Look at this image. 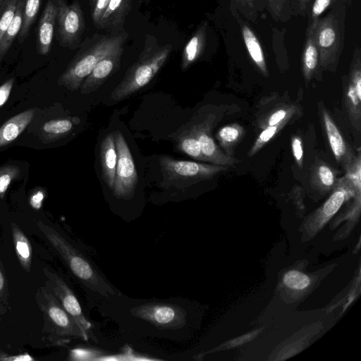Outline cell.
<instances>
[{
    "instance_id": "obj_9",
    "label": "cell",
    "mask_w": 361,
    "mask_h": 361,
    "mask_svg": "<svg viewBox=\"0 0 361 361\" xmlns=\"http://www.w3.org/2000/svg\"><path fill=\"white\" fill-rule=\"evenodd\" d=\"M43 272L48 279L49 290L63 308L87 334L90 339L98 343L92 331V324L85 317L76 295L68 283L57 273L47 267L44 268Z\"/></svg>"
},
{
    "instance_id": "obj_47",
    "label": "cell",
    "mask_w": 361,
    "mask_h": 361,
    "mask_svg": "<svg viewBox=\"0 0 361 361\" xmlns=\"http://www.w3.org/2000/svg\"><path fill=\"white\" fill-rule=\"evenodd\" d=\"M1 8H0V14H1Z\"/></svg>"
},
{
    "instance_id": "obj_5",
    "label": "cell",
    "mask_w": 361,
    "mask_h": 361,
    "mask_svg": "<svg viewBox=\"0 0 361 361\" xmlns=\"http://www.w3.org/2000/svg\"><path fill=\"white\" fill-rule=\"evenodd\" d=\"M36 301L43 314L42 333L51 345H65L72 338L88 341L89 336L66 312L49 288L39 287Z\"/></svg>"
},
{
    "instance_id": "obj_36",
    "label": "cell",
    "mask_w": 361,
    "mask_h": 361,
    "mask_svg": "<svg viewBox=\"0 0 361 361\" xmlns=\"http://www.w3.org/2000/svg\"><path fill=\"white\" fill-rule=\"evenodd\" d=\"M111 0H96L92 11V20L97 26Z\"/></svg>"
},
{
    "instance_id": "obj_39",
    "label": "cell",
    "mask_w": 361,
    "mask_h": 361,
    "mask_svg": "<svg viewBox=\"0 0 361 361\" xmlns=\"http://www.w3.org/2000/svg\"><path fill=\"white\" fill-rule=\"evenodd\" d=\"M271 13L275 20H279L286 4V0H267Z\"/></svg>"
},
{
    "instance_id": "obj_7",
    "label": "cell",
    "mask_w": 361,
    "mask_h": 361,
    "mask_svg": "<svg viewBox=\"0 0 361 361\" xmlns=\"http://www.w3.org/2000/svg\"><path fill=\"white\" fill-rule=\"evenodd\" d=\"M320 68L334 72L343 48V26L336 12L319 18L314 29Z\"/></svg>"
},
{
    "instance_id": "obj_27",
    "label": "cell",
    "mask_w": 361,
    "mask_h": 361,
    "mask_svg": "<svg viewBox=\"0 0 361 361\" xmlns=\"http://www.w3.org/2000/svg\"><path fill=\"white\" fill-rule=\"evenodd\" d=\"M178 133L177 137L178 148L193 159L205 161L197 137L184 126Z\"/></svg>"
},
{
    "instance_id": "obj_25",
    "label": "cell",
    "mask_w": 361,
    "mask_h": 361,
    "mask_svg": "<svg viewBox=\"0 0 361 361\" xmlns=\"http://www.w3.org/2000/svg\"><path fill=\"white\" fill-rule=\"evenodd\" d=\"M25 0H18L15 15L0 41V61L7 53L15 38L19 35L23 23Z\"/></svg>"
},
{
    "instance_id": "obj_15",
    "label": "cell",
    "mask_w": 361,
    "mask_h": 361,
    "mask_svg": "<svg viewBox=\"0 0 361 361\" xmlns=\"http://www.w3.org/2000/svg\"><path fill=\"white\" fill-rule=\"evenodd\" d=\"M56 13V0H49L38 24L37 47L41 55H47L51 49Z\"/></svg>"
},
{
    "instance_id": "obj_21",
    "label": "cell",
    "mask_w": 361,
    "mask_h": 361,
    "mask_svg": "<svg viewBox=\"0 0 361 361\" xmlns=\"http://www.w3.org/2000/svg\"><path fill=\"white\" fill-rule=\"evenodd\" d=\"M240 25L245 45L252 61L264 76H268L264 54L258 38L249 25L242 21Z\"/></svg>"
},
{
    "instance_id": "obj_6",
    "label": "cell",
    "mask_w": 361,
    "mask_h": 361,
    "mask_svg": "<svg viewBox=\"0 0 361 361\" xmlns=\"http://www.w3.org/2000/svg\"><path fill=\"white\" fill-rule=\"evenodd\" d=\"M165 188L185 189L226 171L230 166L196 161L177 160L162 155L159 159Z\"/></svg>"
},
{
    "instance_id": "obj_42",
    "label": "cell",
    "mask_w": 361,
    "mask_h": 361,
    "mask_svg": "<svg viewBox=\"0 0 361 361\" xmlns=\"http://www.w3.org/2000/svg\"><path fill=\"white\" fill-rule=\"evenodd\" d=\"M238 4L245 8L255 12V8L253 0H235Z\"/></svg>"
},
{
    "instance_id": "obj_28",
    "label": "cell",
    "mask_w": 361,
    "mask_h": 361,
    "mask_svg": "<svg viewBox=\"0 0 361 361\" xmlns=\"http://www.w3.org/2000/svg\"><path fill=\"white\" fill-rule=\"evenodd\" d=\"M41 0H25L23 11V23L19 32V42H23L27 37L31 25L36 18Z\"/></svg>"
},
{
    "instance_id": "obj_44",
    "label": "cell",
    "mask_w": 361,
    "mask_h": 361,
    "mask_svg": "<svg viewBox=\"0 0 361 361\" xmlns=\"http://www.w3.org/2000/svg\"><path fill=\"white\" fill-rule=\"evenodd\" d=\"M5 312H6V309L4 307V305L0 304V320L1 319V317L4 315Z\"/></svg>"
},
{
    "instance_id": "obj_45",
    "label": "cell",
    "mask_w": 361,
    "mask_h": 361,
    "mask_svg": "<svg viewBox=\"0 0 361 361\" xmlns=\"http://www.w3.org/2000/svg\"><path fill=\"white\" fill-rule=\"evenodd\" d=\"M4 1V0H0V8H1V6L3 5Z\"/></svg>"
},
{
    "instance_id": "obj_4",
    "label": "cell",
    "mask_w": 361,
    "mask_h": 361,
    "mask_svg": "<svg viewBox=\"0 0 361 361\" xmlns=\"http://www.w3.org/2000/svg\"><path fill=\"white\" fill-rule=\"evenodd\" d=\"M127 34L96 35L83 44L59 78V84L69 90H78L99 61L114 49L123 46Z\"/></svg>"
},
{
    "instance_id": "obj_40",
    "label": "cell",
    "mask_w": 361,
    "mask_h": 361,
    "mask_svg": "<svg viewBox=\"0 0 361 361\" xmlns=\"http://www.w3.org/2000/svg\"><path fill=\"white\" fill-rule=\"evenodd\" d=\"M35 360L28 353L9 355L0 350V361H32Z\"/></svg>"
},
{
    "instance_id": "obj_31",
    "label": "cell",
    "mask_w": 361,
    "mask_h": 361,
    "mask_svg": "<svg viewBox=\"0 0 361 361\" xmlns=\"http://www.w3.org/2000/svg\"><path fill=\"white\" fill-rule=\"evenodd\" d=\"M18 0H4L0 14V41L15 15Z\"/></svg>"
},
{
    "instance_id": "obj_8",
    "label": "cell",
    "mask_w": 361,
    "mask_h": 361,
    "mask_svg": "<svg viewBox=\"0 0 361 361\" xmlns=\"http://www.w3.org/2000/svg\"><path fill=\"white\" fill-rule=\"evenodd\" d=\"M117 151L114 196L118 200H130L135 192L138 176L128 143L120 130L114 132Z\"/></svg>"
},
{
    "instance_id": "obj_29",
    "label": "cell",
    "mask_w": 361,
    "mask_h": 361,
    "mask_svg": "<svg viewBox=\"0 0 361 361\" xmlns=\"http://www.w3.org/2000/svg\"><path fill=\"white\" fill-rule=\"evenodd\" d=\"M293 118L286 119L280 123L262 129L251 147L247 156L251 157L258 152L268 142H269L282 128Z\"/></svg>"
},
{
    "instance_id": "obj_2",
    "label": "cell",
    "mask_w": 361,
    "mask_h": 361,
    "mask_svg": "<svg viewBox=\"0 0 361 361\" xmlns=\"http://www.w3.org/2000/svg\"><path fill=\"white\" fill-rule=\"evenodd\" d=\"M37 226L93 300L100 302L121 293L107 279L94 260L65 236L42 221H37Z\"/></svg>"
},
{
    "instance_id": "obj_11",
    "label": "cell",
    "mask_w": 361,
    "mask_h": 361,
    "mask_svg": "<svg viewBox=\"0 0 361 361\" xmlns=\"http://www.w3.org/2000/svg\"><path fill=\"white\" fill-rule=\"evenodd\" d=\"M59 40L61 46L74 48L80 43L85 27L83 11L78 1L71 4L56 0Z\"/></svg>"
},
{
    "instance_id": "obj_23",
    "label": "cell",
    "mask_w": 361,
    "mask_h": 361,
    "mask_svg": "<svg viewBox=\"0 0 361 361\" xmlns=\"http://www.w3.org/2000/svg\"><path fill=\"white\" fill-rule=\"evenodd\" d=\"M11 233L14 248L21 267L26 271L31 269L32 249L30 242L24 232L14 223H11Z\"/></svg>"
},
{
    "instance_id": "obj_14",
    "label": "cell",
    "mask_w": 361,
    "mask_h": 361,
    "mask_svg": "<svg viewBox=\"0 0 361 361\" xmlns=\"http://www.w3.org/2000/svg\"><path fill=\"white\" fill-rule=\"evenodd\" d=\"M322 118L331 151L336 161L342 165L345 171H347L353 164L356 154L345 142L334 121L324 109H322Z\"/></svg>"
},
{
    "instance_id": "obj_37",
    "label": "cell",
    "mask_w": 361,
    "mask_h": 361,
    "mask_svg": "<svg viewBox=\"0 0 361 361\" xmlns=\"http://www.w3.org/2000/svg\"><path fill=\"white\" fill-rule=\"evenodd\" d=\"M0 302L6 305L8 303V283L6 274L0 261Z\"/></svg>"
},
{
    "instance_id": "obj_43",
    "label": "cell",
    "mask_w": 361,
    "mask_h": 361,
    "mask_svg": "<svg viewBox=\"0 0 361 361\" xmlns=\"http://www.w3.org/2000/svg\"><path fill=\"white\" fill-rule=\"evenodd\" d=\"M310 0H299V7L301 12L305 11Z\"/></svg>"
},
{
    "instance_id": "obj_30",
    "label": "cell",
    "mask_w": 361,
    "mask_h": 361,
    "mask_svg": "<svg viewBox=\"0 0 361 361\" xmlns=\"http://www.w3.org/2000/svg\"><path fill=\"white\" fill-rule=\"evenodd\" d=\"M74 127L71 119L58 118L49 121L43 126L44 132L51 138H59L69 133Z\"/></svg>"
},
{
    "instance_id": "obj_20",
    "label": "cell",
    "mask_w": 361,
    "mask_h": 361,
    "mask_svg": "<svg viewBox=\"0 0 361 361\" xmlns=\"http://www.w3.org/2000/svg\"><path fill=\"white\" fill-rule=\"evenodd\" d=\"M207 25V23H202L185 44L181 60L183 71L189 68L201 56L206 44Z\"/></svg>"
},
{
    "instance_id": "obj_10",
    "label": "cell",
    "mask_w": 361,
    "mask_h": 361,
    "mask_svg": "<svg viewBox=\"0 0 361 361\" xmlns=\"http://www.w3.org/2000/svg\"><path fill=\"white\" fill-rule=\"evenodd\" d=\"M213 122L212 115L202 118L195 115L183 126L197 137L206 162L228 166L235 165L239 160L224 152L212 137Z\"/></svg>"
},
{
    "instance_id": "obj_32",
    "label": "cell",
    "mask_w": 361,
    "mask_h": 361,
    "mask_svg": "<svg viewBox=\"0 0 361 361\" xmlns=\"http://www.w3.org/2000/svg\"><path fill=\"white\" fill-rule=\"evenodd\" d=\"M20 169L16 165H6L0 168V197L3 198L9 185L18 177Z\"/></svg>"
},
{
    "instance_id": "obj_46",
    "label": "cell",
    "mask_w": 361,
    "mask_h": 361,
    "mask_svg": "<svg viewBox=\"0 0 361 361\" xmlns=\"http://www.w3.org/2000/svg\"><path fill=\"white\" fill-rule=\"evenodd\" d=\"M93 3H94L96 1V0H91Z\"/></svg>"
},
{
    "instance_id": "obj_13",
    "label": "cell",
    "mask_w": 361,
    "mask_h": 361,
    "mask_svg": "<svg viewBox=\"0 0 361 361\" xmlns=\"http://www.w3.org/2000/svg\"><path fill=\"white\" fill-rule=\"evenodd\" d=\"M123 46L120 47L102 59L92 72L83 80L80 92L87 94L96 91L117 70L121 65Z\"/></svg>"
},
{
    "instance_id": "obj_34",
    "label": "cell",
    "mask_w": 361,
    "mask_h": 361,
    "mask_svg": "<svg viewBox=\"0 0 361 361\" xmlns=\"http://www.w3.org/2000/svg\"><path fill=\"white\" fill-rule=\"evenodd\" d=\"M334 0H314L310 16L309 18L308 25L316 27L320 16L328 8Z\"/></svg>"
},
{
    "instance_id": "obj_3",
    "label": "cell",
    "mask_w": 361,
    "mask_h": 361,
    "mask_svg": "<svg viewBox=\"0 0 361 361\" xmlns=\"http://www.w3.org/2000/svg\"><path fill=\"white\" fill-rule=\"evenodd\" d=\"M172 46L160 45L150 37L137 60L126 71L123 80L112 91L110 99L120 102L145 87L166 61Z\"/></svg>"
},
{
    "instance_id": "obj_17",
    "label": "cell",
    "mask_w": 361,
    "mask_h": 361,
    "mask_svg": "<svg viewBox=\"0 0 361 361\" xmlns=\"http://www.w3.org/2000/svg\"><path fill=\"white\" fill-rule=\"evenodd\" d=\"M316 27L307 25L302 56V70L305 80L308 82L320 68L319 51L314 39Z\"/></svg>"
},
{
    "instance_id": "obj_16",
    "label": "cell",
    "mask_w": 361,
    "mask_h": 361,
    "mask_svg": "<svg viewBox=\"0 0 361 361\" xmlns=\"http://www.w3.org/2000/svg\"><path fill=\"white\" fill-rule=\"evenodd\" d=\"M99 155L102 178L108 188L112 190L117 164V151L114 133L107 134L102 140Z\"/></svg>"
},
{
    "instance_id": "obj_19",
    "label": "cell",
    "mask_w": 361,
    "mask_h": 361,
    "mask_svg": "<svg viewBox=\"0 0 361 361\" xmlns=\"http://www.w3.org/2000/svg\"><path fill=\"white\" fill-rule=\"evenodd\" d=\"M130 4V0H111L97 27L111 31L121 25Z\"/></svg>"
},
{
    "instance_id": "obj_38",
    "label": "cell",
    "mask_w": 361,
    "mask_h": 361,
    "mask_svg": "<svg viewBox=\"0 0 361 361\" xmlns=\"http://www.w3.org/2000/svg\"><path fill=\"white\" fill-rule=\"evenodd\" d=\"M13 83L14 79L11 78L0 86V108L7 102Z\"/></svg>"
},
{
    "instance_id": "obj_1",
    "label": "cell",
    "mask_w": 361,
    "mask_h": 361,
    "mask_svg": "<svg viewBox=\"0 0 361 361\" xmlns=\"http://www.w3.org/2000/svg\"><path fill=\"white\" fill-rule=\"evenodd\" d=\"M195 305L182 298L141 299L122 293L99 302L98 312L127 339L185 341L195 327Z\"/></svg>"
},
{
    "instance_id": "obj_26",
    "label": "cell",
    "mask_w": 361,
    "mask_h": 361,
    "mask_svg": "<svg viewBox=\"0 0 361 361\" xmlns=\"http://www.w3.org/2000/svg\"><path fill=\"white\" fill-rule=\"evenodd\" d=\"M245 131L238 123H231L223 126L216 133V139L228 155L233 154V149L241 140Z\"/></svg>"
},
{
    "instance_id": "obj_41",
    "label": "cell",
    "mask_w": 361,
    "mask_h": 361,
    "mask_svg": "<svg viewBox=\"0 0 361 361\" xmlns=\"http://www.w3.org/2000/svg\"><path fill=\"white\" fill-rule=\"evenodd\" d=\"M44 197V193L40 190L34 193L30 197V204L32 207L39 209L41 207Z\"/></svg>"
},
{
    "instance_id": "obj_12",
    "label": "cell",
    "mask_w": 361,
    "mask_h": 361,
    "mask_svg": "<svg viewBox=\"0 0 361 361\" xmlns=\"http://www.w3.org/2000/svg\"><path fill=\"white\" fill-rule=\"evenodd\" d=\"M344 105L350 123L358 132L361 130V54L355 47L348 75L345 79Z\"/></svg>"
},
{
    "instance_id": "obj_24",
    "label": "cell",
    "mask_w": 361,
    "mask_h": 361,
    "mask_svg": "<svg viewBox=\"0 0 361 361\" xmlns=\"http://www.w3.org/2000/svg\"><path fill=\"white\" fill-rule=\"evenodd\" d=\"M297 107L291 104H280L270 109L257 119V126L261 130L276 125L286 119L293 118L297 114Z\"/></svg>"
},
{
    "instance_id": "obj_35",
    "label": "cell",
    "mask_w": 361,
    "mask_h": 361,
    "mask_svg": "<svg viewBox=\"0 0 361 361\" xmlns=\"http://www.w3.org/2000/svg\"><path fill=\"white\" fill-rule=\"evenodd\" d=\"M291 148L295 160L300 168L302 166L303 146L300 136L294 135L291 138Z\"/></svg>"
},
{
    "instance_id": "obj_33",
    "label": "cell",
    "mask_w": 361,
    "mask_h": 361,
    "mask_svg": "<svg viewBox=\"0 0 361 361\" xmlns=\"http://www.w3.org/2000/svg\"><path fill=\"white\" fill-rule=\"evenodd\" d=\"M283 283L290 288L302 290L307 288L310 283V278L298 271H290L283 276Z\"/></svg>"
},
{
    "instance_id": "obj_18",
    "label": "cell",
    "mask_w": 361,
    "mask_h": 361,
    "mask_svg": "<svg viewBox=\"0 0 361 361\" xmlns=\"http://www.w3.org/2000/svg\"><path fill=\"white\" fill-rule=\"evenodd\" d=\"M35 110L27 109L8 119L0 127V147L11 144L31 122Z\"/></svg>"
},
{
    "instance_id": "obj_22",
    "label": "cell",
    "mask_w": 361,
    "mask_h": 361,
    "mask_svg": "<svg viewBox=\"0 0 361 361\" xmlns=\"http://www.w3.org/2000/svg\"><path fill=\"white\" fill-rule=\"evenodd\" d=\"M338 181L336 171L326 162L319 160L313 165L310 183L321 193L334 189Z\"/></svg>"
}]
</instances>
